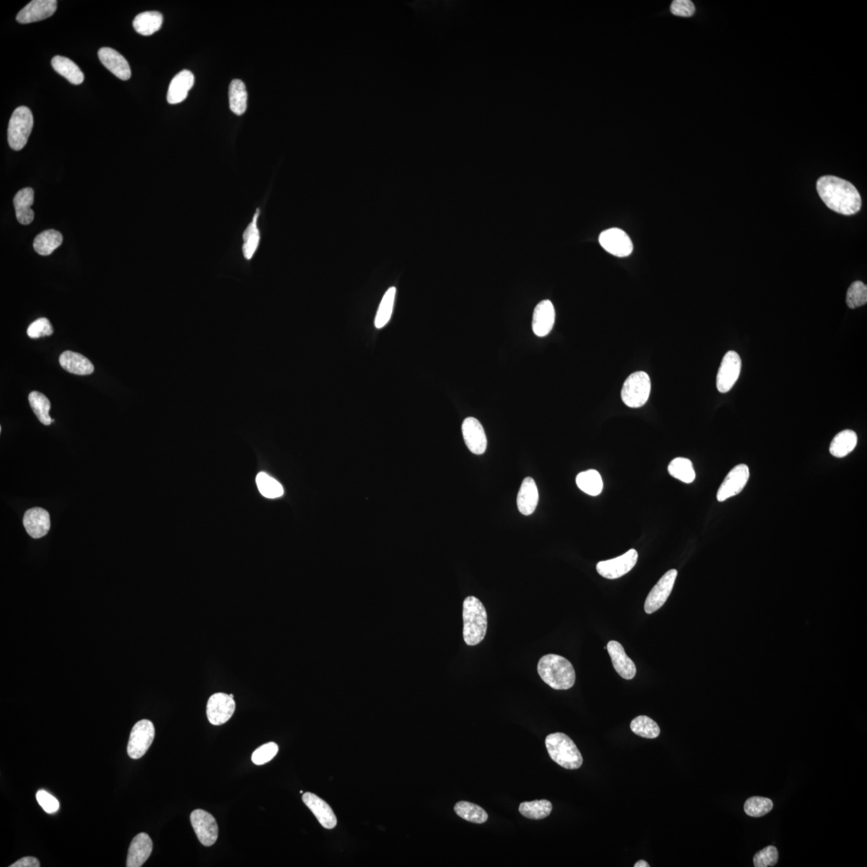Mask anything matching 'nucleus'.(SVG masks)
<instances>
[{
    "instance_id": "nucleus-1",
    "label": "nucleus",
    "mask_w": 867,
    "mask_h": 867,
    "mask_svg": "<svg viewBox=\"0 0 867 867\" xmlns=\"http://www.w3.org/2000/svg\"><path fill=\"white\" fill-rule=\"evenodd\" d=\"M817 191L821 200L833 212L852 215L860 211L859 192L847 180L831 175L821 177L817 180Z\"/></svg>"
},
{
    "instance_id": "nucleus-2",
    "label": "nucleus",
    "mask_w": 867,
    "mask_h": 867,
    "mask_svg": "<svg viewBox=\"0 0 867 867\" xmlns=\"http://www.w3.org/2000/svg\"><path fill=\"white\" fill-rule=\"evenodd\" d=\"M538 671L541 679L555 690L571 689L575 683V670L571 662L561 655L543 656L538 662Z\"/></svg>"
},
{
    "instance_id": "nucleus-3",
    "label": "nucleus",
    "mask_w": 867,
    "mask_h": 867,
    "mask_svg": "<svg viewBox=\"0 0 867 867\" xmlns=\"http://www.w3.org/2000/svg\"><path fill=\"white\" fill-rule=\"evenodd\" d=\"M463 639L468 646H477L485 638L488 629V615L478 599L470 596L463 601Z\"/></svg>"
},
{
    "instance_id": "nucleus-4",
    "label": "nucleus",
    "mask_w": 867,
    "mask_h": 867,
    "mask_svg": "<svg viewBox=\"0 0 867 867\" xmlns=\"http://www.w3.org/2000/svg\"><path fill=\"white\" fill-rule=\"evenodd\" d=\"M547 751L552 760L566 770H578L583 758L577 745L564 733L549 734L545 739Z\"/></svg>"
},
{
    "instance_id": "nucleus-5",
    "label": "nucleus",
    "mask_w": 867,
    "mask_h": 867,
    "mask_svg": "<svg viewBox=\"0 0 867 867\" xmlns=\"http://www.w3.org/2000/svg\"><path fill=\"white\" fill-rule=\"evenodd\" d=\"M650 390L649 375L643 371L635 372L629 375L623 384L622 400L629 407H642L649 400Z\"/></svg>"
},
{
    "instance_id": "nucleus-6",
    "label": "nucleus",
    "mask_w": 867,
    "mask_h": 867,
    "mask_svg": "<svg viewBox=\"0 0 867 867\" xmlns=\"http://www.w3.org/2000/svg\"><path fill=\"white\" fill-rule=\"evenodd\" d=\"M33 127V116L29 108L20 107L11 118L8 130V140L11 148L20 151L27 144Z\"/></svg>"
},
{
    "instance_id": "nucleus-7",
    "label": "nucleus",
    "mask_w": 867,
    "mask_h": 867,
    "mask_svg": "<svg viewBox=\"0 0 867 867\" xmlns=\"http://www.w3.org/2000/svg\"><path fill=\"white\" fill-rule=\"evenodd\" d=\"M154 736H156V729L151 721L142 720L136 723L132 728L128 747H127V753L130 758L134 760L142 758L151 746Z\"/></svg>"
},
{
    "instance_id": "nucleus-8",
    "label": "nucleus",
    "mask_w": 867,
    "mask_h": 867,
    "mask_svg": "<svg viewBox=\"0 0 867 867\" xmlns=\"http://www.w3.org/2000/svg\"><path fill=\"white\" fill-rule=\"evenodd\" d=\"M742 359L735 351H728L721 364L716 377V386L721 393H727L736 384L741 374Z\"/></svg>"
},
{
    "instance_id": "nucleus-9",
    "label": "nucleus",
    "mask_w": 867,
    "mask_h": 867,
    "mask_svg": "<svg viewBox=\"0 0 867 867\" xmlns=\"http://www.w3.org/2000/svg\"><path fill=\"white\" fill-rule=\"evenodd\" d=\"M191 822L198 840L205 847L217 842L219 827L214 817L207 811L196 810L191 814Z\"/></svg>"
},
{
    "instance_id": "nucleus-10",
    "label": "nucleus",
    "mask_w": 867,
    "mask_h": 867,
    "mask_svg": "<svg viewBox=\"0 0 867 867\" xmlns=\"http://www.w3.org/2000/svg\"><path fill=\"white\" fill-rule=\"evenodd\" d=\"M599 243L605 251L617 257H627L634 250L632 239L620 228H613L603 231L599 235Z\"/></svg>"
},
{
    "instance_id": "nucleus-11",
    "label": "nucleus",
    "mask_w": 867,
    "mask_h": 867,
    "mask_svg": "<svg viewBox=\"0 0 867 867\" xmlns=\"http://www.w3.org/2000/svg\"><path fill=\"white\" fill-rule=\"evenodd\" d=\"M235 711L234 698L230 695L219 692L212 695L207 705V716L213 725H222L228 722Z\"/></svg>"
},
{
    "instance_id": "nucleus-12",
    "label": "nucleus",
    "mask_w": 867,
    "mask_h": 867,
    "mask_svg": "<svg viewBox=\"0 0 867 867\" xmlns=\"http://www.w3.org/2000/svg\"><path fill=\"white\" fill-rule=\"evenodd\" d=\"M678 575L676 570L667 571L658 583L650 590L645 601L644 609L647 614H653L660 610L669 598Z\"/></svg>"
},
{
    "instance_id": "nucleus-13",
    "label": "nucleus",
    "mask_w": 867,
    "mask_h": 867,
    "mask_svg": "<svg viewBox=\"0 0 867 867\" xmlns=\"http://www.w3.org/2000/svg\"><path fill=\"white\" fill-rule=\"evenodd\" d=\"M638 559V552L629 549L626 554L616 559L598 563L597 571L601 577L607 579L620 578L632 570L636 565Z\"/></svg>"
},
{
    "instance_id": "nucleus-14",
    "label": "nucleus",
    "mask_w": 867,
    "mask_h": 867,
    "mask_svg": "<svg viewBox=\"0 0 867 867\" xmlns=\"http://www.w3.org/2000/svg\"><path fill=\"white\" fill-rule=\"evenodd\" d=\"M749 477V468L746 465H739L733 467L718 490V501H725L741 493L746 486Z\"/></svg>"
},
{
    "instance_id": "nucleus-15",
    "label": "nucleus",
    "mask_w": 867,
    "mask_h": 867,
    "mask_svg": "<svg viewBox=\"0 0 867 867\" xmlns=\"http://www.w3.org/2000/svg\"><path fill=\"white\" fill-rule=\"evenodd\" d=\"M462 433L467 449L473 454H484L487 449L488 440L482 424L478 419L467 418L462 425Z\"/></svg>"
},
{
    "instance_id": "nucleus-16",
    "label": "nucleus",
    "mask_w": 867,
    "mask_h": 867,
    "mask_svg": "<svg viewBox=\"0 0 867 867\" xmlns=\"http://www.w3.org/2000/svg\"><path fill=\"white\" fill-rule=\"evenodd\" d=\"M56 0H34L20 11L16 20L20 24H30L51 18L56 13Z\"/></svg>"
},
{
    "instance_id": "nucleus-17",
    "label": "nucleus",
    "mask_w": 867,
    "mask_h": 867,
    "mask_svg": "<svg viewBox=\"0 0 867 867\" xmlns=\"http://www.w3.org/2000/svg\"><path fill=\"white\" fill-rule=\"evenodd\" d=\"M302 800L307 807L313 812L315 817L325 829H334L338 824V819L332 808L320 798L316 794L306 793L303 794Z\"/></svg>"
},
{
    "instance_id": "nucleus-18",
    "label": "nucleus",
    "mask_w": 867,
    "mask_h": 867,
    "mask_svg": "<svg viewBox=\"0 0 867 867\" xmlns=\"http://www.w3.org/2000/svg\"><path fill=\"white\" fill-rule=\"evenodd\" d=\"M24 526L27 534L32 538L39 539L46 535L51 527L50 516L42 507H32L24 517Z\"/></svg>"
},
{
    "instance_id": "nucleus-19",
    "label": "nucleus",
    "mask_w": 867,
    "mask_h": 867,
    "mask_svg": "<svg viewBox=\"0 0 867 867\" xmlns=\"http://www.w3.org/2000/svg\"><path fill=\"white\" fill-rule=\"evenodd\" d=\"M555 308L549 300H545L535 308L533 317V330L538 336H545L553 329L555 323Z\"/></svg>"
},
{
    "instance_id": "nucleus-20",
    "label": "nucleus",
    "mask_w": 867,
    "mask_h": 867,
    "mask_svg": "<svg viewBox=\"0 0 867 867\" xmlns=\"http://www.w3.org/2000/svg\"><path fill=\"white\" fill-rule=\"evenodd\" d=\"M606 649L618 675L627 681L633 679L636 675V667L629 659L622 646L618 642L610 641L607 644Z\"/></svg>"
},
{
    "instance_id": "nucleus-21",
    "label": "nucleus",
    "mask_w": 867,
    "mask_h": 867,
    "mask_svg": "<svg viewBox=\"0 0 867 867\" xmlns=\"http://www.w3.org/2000/svg\"><path fill=\"white\" fill-rule=\"evenodd\" d=\"M98 57L102 64L119 79L127 81L130 78L131 70L130 64L121 55L111 48H102L98 51Z\"/></svg>"
},
{
    "instance_id": "nucleus-22",
    "label": "nucleus",
    "mask_w": 867,
    "mask_h": 867,
    "mask_svg": "<svg viewBox=\"0 0 867 867\" xmlns=\"http://www.w3.org/2000/svg\"><path fill=\"white\" fill-rule=\"evenodd\" d=\"M153 850V842L146 833L137 835L131 842L128 856H127V867H140L150 858Z\"/></svg>"
},
{
    "instance_id": "nucleus-23",
    "label": "nucleus",
    "mask_w": 867,
    "mask_h": 867,
    "mask_svg": "<svg viewBox=\"0 0 867 867\" xmlns=\"http://www.w3.org/2000/svg\"><path fill=\"white\" fill-rule=\"evenodd\" d=\"M194 82L195 77L191 71L189 70L180 71L170 82L168 93V102L172 104L184 102L194 86Z\"/></svg>"
},
{
    "instance_id": "nucleus-24",
    "label": "nucleus",
    "mask_w": 867,
    "mask_h": 867,
    "mask_svg": "<svg viewBox=\"0 0 867 867\" xmlns=\"http://www.w3.org/2000/svg\"><path fill=\"white\" fill-rule=\"evenodd\" d=\"M539 493L537 484L531 477L523 480L517 496L518 510L524 516L533 514L537 507Z\"/></svg>"
},
{
    "instance_id": "nucleus-25",
    "label": "nucleus",
    "mask_w": 867,
    "mask_h": 867,
    "mask_svg": "<svg viewBox=\"0 0 867 867\" xmlns=\"http://www.w3.org/2000/svg\"><path fill=\"white\" fill-rule=\"evenodd\" d=\"M59 362L60 366L71 374L90 375L95 371L93 363L78 353L64 351L60 356Z\"/></svg>"
},
{
    "instance_id": "nucleus-26",
    "label": "nucleus",
    "mask_w": 867,
    "mask_h": 867,
    "mask_svg": "<svg viewBox=\"0 0 867 867\" xmlns=\"http://www.w3.org/2000/svg\"><path fill=\"white\" fill-rule=\"evenodd\" d=\"M34 203V191L31 187L20 190L13 200L16 218L23 225L30 224L34 219V212L31 207Z\"/></svg>"
},
{
    "instance_id": "nucleus-27",
    "label": "nucleus",
    "mask_w": 867,
    "mask_h": 867,
    "mask_svg": "<svg viewBox=\"0 0 867 867\" xmlns=\"http://www.w3.org/2000/svg\"><path fill=\"white\" fill-rule=\"evenodd\" d=\"M858 444V436L854 430H844L831 442L830 452L833 456L843 458L852 453Z\"/></svg>"
},
{
    "instance_id": "nucleus-28",
    "label": "nucleus",
    "mask_w": 867,
    "mask_h": 867,
    "mask_svg": "<svg viewBox=\"0 0 867 867\" xmlns=\"http://www.w3.org/2000/svg\"><path fill=\"white\" fill-rule=\"evenodd\" d=\"M52 66L57 74L64 76L71 84L81 85L84 81V74H83L81 69L67 57L62 56L54 57L52 60Z\"/></svg>"
},
{
    "instance_id": "nucleus-29",
    "label": "nucleus",
    "mask_w": 867,
    "mask_h": 867,
    "mask_svg": "<svg viewBox=\"0 0 867 867\" xmlns=\"http://www.w3.org/2000/svg\"><path fill=\"white\" fill-rule=\"evenodd\" d=\"M63 236L56 230L44 231L33 243L35 251L41 256H49L62 245Z\"/></svg>"
},
{
    "instance_id": "nucleus-30",
    "label": "nucleus",
    "mask_w": 867,
    "mask_h": 867,
    "mask_svg": "<svg viewBox=\"0 0 867 867\" xmlns=\"http://www.w3.org/2000/svg\"><path fill=\"white\" fill-rule=\"evenodd\" d=\"M163 16L158 12H145L137 15L134 20L135 29L142 36H151L162 27Z\"/></svg>"
},
{
    "instance_id": "nucleus-31",
    "label": "nucleus",
    "mask_w": 867,
    "mask_h": 867,
    "mask_svg": "<svg viewBox=\"0 0 867 867\" xmlns=\"http://www.w3.org/2000/svg\"><path fill=\"white\" fill-rule=\"evenodd\" d=\"M259 214H261V210L258 208L255 214H254L252 222L247 226L244 235H243V239L245 241V244L243 245V252H244V256L247 261H250L253 257L259 247V241H261V233H259L257 226Z\"/></svg>"
},
{
    "instance_id": "nucleus-32",
    "label": "nucleus",
    "mask_w": 867,
    "mask_h": 867,
    "mask_svg": "<svg viewBox=\"0 0 867 867\" xmlns=\"http://www.w3.org/2000/svg\"><path fill=\"white\" fill-rule=\"evenodd\" d=\"M230 108L236 115L244 114L247 107V92L245 83L233 80L229 87Z\"/></svg>"
},
{
    "instance_id": "nucleus-33",
    "label": "nucleus",
    "mask_w": 867,
    "mask_h": 867,
    "mask_svg": "<svg viewBox=\"0 0 867 867\" xmlns=\"http://www.w3.org/2000/svg\"><path fill=\"white\" fill-rule=\"evenodd\" d=\"M578 487L589 496H599L603 489V482L601 475L596 470H588L579 473L576 478Z\"/></svg>"
},
{
    "instance_id": "nucleus-34",
    "label": "nucleus",
    "mask_w": 867,
    "mask_h": 867,
    "mask_svg": "<svg viewBox=\"0 0 867 867\" xmlns=\"http://www.w3.org/2000/svg\"><path fill=\"white\" fill-rule=\"evenodd\" d=\"M29 401L32 411L39 419V421L46 425V426H49V425L54 422L53 419L49 416L51 403L46 395L41 393V392L32 391L29 395Z\"/></svg>"
},
{
    "instance_id": "nucleus-35",
    "label": "nucleus",
    "mask_w": 867,
    "mask_h": 867,
    "mask_svg": "<svg viewBox=\"0 0 867 867\" xmlns=\"http://www.w3.org/2000/svg\"><path fill=\"white\" fill-rule=\"evenodd\" d=\"M552 810L553 805L548 800H535L533 802L523 803L519 806L521 815L534 820L545 819L549 816Z\"/></svg>"
},
{
    "instance_id": "nucleus-36",
    "label": "nucleus",
    "mask_w": 867,
    "mask_h": 867,
    "mask_svg": "<svg viewBox=\"0 0 867 867\" xmlns=\"http://www.w3.org/2000/svg\"><path fill=\"white\" fill-rule=\"evenodd\" d=\"M456 814L472 824H482L487 821L489 815L480 806L468 802L458 803L454 807Z\"/></svg>"
},
{
    "instance_id": "nucleus-37",
    "label": "nucleus",
    "mask_w": 867,
    "mask_h": 867,
    "mask_svg": "<svg viewBox=\"0 0 867 867\" xmlns=\"http://www.w3.org/2000/svg\"><path fill=\"white\" fill-rule=\"evenodd\" d=\"M668 472L685 484H691L695 479V472L691 460L686 458L678 457L673 460L668 466Z\"/></svg>"
},
{
    "instance_id": "nucleus-38",
    "label": "nucleus",
    "mask_w": 867,
    "mask_h": 867,
    "mask_svg": "<svg viewBox=\"0 0 867 867\" xmlns=\"http://www.w3.org/2000/svg\"><path fill=\"white\" fill-rule=\"evenodd\" d=\"M395 295L396 289L395 287H391V288L386 291L382 301L380 303L376 318H375L374 325L377 329L385 327L390 322L392 313H393Z\"/></svg>"
},
{
    "instance_id": "nucleus-39",
    "label": "nucleus",
    "mask_w": 867,
    "mask_h": 867,
    "mask_svg": "<svg viewBox=\"0 0 867 867\" xmlns=\"http://www.w3.org/2000/svg\"><path fill=\"white\" fill-rule=\"evenodd\" d=\"M631 728L636 735L647 739L657 738L660 734V728L657 723L646 716L634 718L631 723Z\"/></svg>"
},
{
    "instance_id": "nucleus-40",
    "label": "nucleus",
    "mask_w": 867,
    "mask_h": 867,
    "mask_svg": "<svg viewBox=\"0 0 867 867\" xmlns=\"http://www.w3.org/2000/svg\"><path fill=\"white\" fill-rule=\"evenodd\" d=\"M257 484L259 493L266 498H278L284 494L282 485L266 473L261 472L257 475Z\"/></svg>"
},
{
    "instance_id": "nucleus-41",
    "label": "nucleus",
    "mask_w": 867,
    "mask_h": 867,
    "mask_svg": "<svg viewBox=\"0 0 867 867\" xmlns=\"http://www.w3.org/2000/svg\"><path fill=\"white\" fill-rule=\"evenodd\" d=\"M773 808L772 800L762 797L749 798L744 804V811L753 817H763Z\"/></svg>"
},
{
    "instance_id": "nucleus-42",
    "label": "nucleus",
    "mask_w": 867,
    "mask_h": 867,
    "mask_svg": "<svg viewBox=\"0 0 867 867\" xmlns=\"http://www.w3.org/2000/svg\"><path fill=\"white\" fill-rule=\"evenodd\" d=\"M867 302V287L861 281H855L847 291V303L849 308L865 306Z\"/></svg>"
},
{
    "instance_id": "nucleus-43",
    "label": "nucleus",
    "mask_w": 867,
    "mask_h": 867,
    "mask_svg": "<svg viewBox=\"0 0 867 867\" xmlns=\"http://www.w3.org/2000/svg\"><path fill=\"white\" fill-rule=\"evenodd\" d=\"M278 751L279 747L277 744L274 742L265 744L252 753V760L257 765H263L272 760L278 754Z\"/></svg>"
},
{
    "instance_id": "nucleus-44",
    "label": "nucleus",
    "mask_w": 867,
    "mask_h": 867,
    "mask_svg": "<svg viewBox=\"0 0 867 867\" xmlns=\"http://www.w3.org/2000/svg\"><path fill=\"white\" fill-rule=\"evenodd\" d=\"M778 850L775 847L770 846L756 853L753 858L756 867L774 866L777 863Z\"/></svg>"
},
{
    "instance_id": "nucleus-45",
    "label": "nucleus",
    "mask_w": 867,
    "mask_h": 867,
    "mask_svg": "<svg viewBox=\"0 0 867 867\" xmlns=\"http://www.w3.org/2000/svg\"><path fill=\"white\" fill-rule=\"evenodd\" d=\"M53 331V325L48 319L40 318L29 325L27 334L29 338L37 339L42 336H51Z\"/></svg>"
},
{
    "instance_id": "nucleus-46",
    "label": "nucleus",
    "mask_w": 867,
    "mask_h": 867,
    "mask_svg": "<svg viewBox=\"0 0 867 867\" xmlns=\"http://www.w3.org/2000/svg\"><path fill=\"white\" fill-rule=\"evenodd\" d=\"M36 797L38 803L40 804L46 813L54 814L60 809L58 800L46 791H43V789L39 791Z\"/></svg>"
},
{
    "instance_id": "nucleus-47",
    "label": "nucleus",
    "mask_w": 867,
    "mask_h": 867,
    "mask_svg": "<svg viewBox=\"0 0 867 867\" xmlns=\"http://www.w3.org/2000/svg\"><path fill=\"white\" fill-rule=\"evenodd\" d=\"M695 6L690 0H676L671 4V12L677 16L689 18L695 13Z\"/></svg>"
},
{
    "instance_id": "nucleus-48",
    "label": "nucleus",
    "mask_w": 867,
    "mask_h": 867,
    "mask_svg": "<svg viewBox=\"0 0 867 867\" xmlns=\"http://www.w3.org/2000/svg\"><path fill=\"white\" fill-rule=\"evenodd\" d=\"M39 866H41L40 861H39V860L34 857L22 858L18 861H15L14 864L11 865V867H39Z\"/></svg>"
},
{
    "instance_id": "nucleus-49",
    "label": "nucleus",
    "mask_w": 867,
    "mask_h": 867,
    "mask_svg": "<svg viewBox=\"0 0 867 867\" xmlns=\"http://www.w3.org/2000/svg\"><path fill=\"white\" fill-rule=\"evenodd\" d=\"M650 865L644 860H639L634 864V867H649Z\"/></svg>"
},
{
    "instance_id": "nucleus-50",
    "label": "nucleus",
    "mask_w": 867,
    "mask_h": 867,
    "mask_svg": "<svg viewBox=\"0 0 867 867\" xmlns=\"http://www.w3.org/2000/svg\"><path fill=\"white\" fill-rule=\"evenodd\" d=\"M230 697H231V698H234V695H233V694H231V695H230Z\"/></svg>"
}]
</instances>
